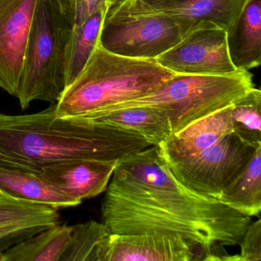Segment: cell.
Segmentation results:
<instances>
[{
    "instance_id": "obj_10",
    "label": "cell",
    "mask_w": 261,
    "mask_h": 261,
    "mask_svg": "<svg viewBox=\"0 0 261 261\" xmlns=\"http://www.w3.org/2000/svg\"><path fill=\"white\" fill-rule=\"evenodd\" d=\"M200 260L195 247L179 236L111 233L103 261Z\"/></svg>"
},
{
    "instance_id": "obj_18",
    "label": "cell",
    "mask_w": 261,
    "mask_h": 261,
    "mask_svg": "<svg viewBox=\"0 0 261 261\" xmlns=\"http://www.w3.org/2000/svg\"><path fill=\"white\" fill-rule=\"evenodd\" d=\"M71 232L72 226H53L10 247L0 254V261H61Z\"/></svg>"
},
{
    "instance_id": "obj_4",
    "label": "cell",
    "mask_w": 261,
    "mask_h": 261,
    "mask_svg": "<svg viewBox=\"0 0 261 261\" xmlns=\"http://www.w3.org/2000/svg\"><path fill=\"white\" fill-rule=\"evenodd\" d=\"M73 28L71 12H64L56 0H38L16 95L22 110L35 100L56 103L60 100L67 88Z\"/></svg>"
},
{
    "instance_id": "obj_24",
    "label": "cell",
    "mask_w": 261,
    "mask_h": 261,
    "mask_svg": "<svg viewBox=\"0 0 261 261\" xmlns=\"http://www.w3.org/2000/svg\"><path fill=\"white\" fill-rule=\"evenodd\" d=\"M102 7L107 8L106 0H72L71 12L74 27L83 23L87 18Z\"/></svg>"
},
{
    "instance_id": "obj_22",
    "label": "cell",
    "mask_w": 261,
    "mask_h": 261,
    "mask_svg": "<svg viewBox=\"0 0 261 261\" xmlns=\"http://www.w3.org/2000/svg\"><path fill=\"white\" fill-rule=\"evenodd\" d=\"M233 132L252 144H261V91L253 88L230 108Z\"/></svg>"
},
{
    "instance_id": "obj_1",
    "label": "cell",
    "mask_w": 261,
    "mask_h": 261,
    "mask_svg": "<svg viewBox=\"0 0 261 261\" xmlns=\"http://www.w3.org/2000/svg\"><path fill=\"white\" fill-rule=\"evenodd\" d=\"M100 212L112 233L179 236L205 261H233L225 247L238 245L251 223V217L180 182L158 146L117 163Z\"/></svg>"
},
{
    "instance_id": "obj_25",
    "label": "cell",
    "mask_w": 261,
    "mask_h": 261,
    "mask_svg": "<svg viewBox=\"0 0 261 261\" xmlns=\"http://www.w3.org/2000/svg\"><path fill=\"white\" fill-rule=\"evenodd\" d=\"M145 4L152 5V4H178V3H184L189 0H142Z\"/></svg>"
},
{
    "instance_id": "obj_19",
    "label": "cell",
    "mask_w": 261,
    "mask_h": 261,
    "mask_svg": "<svg viewBox=\"0 0 261 261\" xmlns=\"http://www.w3.org/2000/svg\"><path fill=\"white\" fill-rule=\"evenodd\" d=\"M218 199L242 215L259 217L261 212V145L244 172Z\"/></svg>"
},
{
    "instance_id": "obj_7",
    "label": "cell",
    "mask_w": 261,
    "mask_h": 261,
    "mask_svg": "<svg viewBox=\"0 0 261 261\" xmlns=\"http://www.w3.org/2000/svg\"><path fill=\"white\" fill-rule=\"evenodd\" d=\"M260 145L248 143L232 132L196 155L166 163L186 187L218 198L244 172Z\"/></svg>"
},
{
    "instance_id": "obj_21",
    "label": "cell",
    "mask_w": 261,
    "mask_h": 261,
    "mask_svg": "<svg viewBox=\"0 0 261 261\" xmlns=\"http://www.w3.org/2000/svg\"><path fill=\"white\" fill-rule=\"evenodd\" d=\"M111 233L105 224L93 220L72 226L71 241L61 261H103Z\"/></svg>"
},
{
    "instance_id": "obj_26",
    "label": "cell",
    "mask_w": 261,
    "mask_h": 261,
    "mask_svg": "<svg viewBox=\"0 0 261 261\" xmlns=\"http://www.w3.org/2000/svg\"><path fill=\"white\" fill-rule=\"evenodd\" d=\"M64 12H71L72 0H56Z\"/></svg>"
},
{
    "instance_id": "obj_20",
    "label": "cell",
    "mask_w": 261,
    "mask_h": 261,
    "mask_svg": "<svg viewBox=\"0 0 261 261\" xmlns=\"http://www.w3.org/2000/svg\"><path fill=\"white\" fill-rule=\"evenodd\" d=\"M106 13L105 7L98 9L83 23L73 28L67 56V87L77 79L98 45Z\"/></svg>"
},
{
    "instance_id": "obj_11",
    "label": "cell",
    "mask_w": 261,
    "mask_h": 261,
    "mask_svg": "<svg viewBox=\"0 0 261 261\" xmlns=\"http://www.w3.org/2000/svg\"><path fill=\"white\" fill-rule=\"evenodd\" d=\"M117 163L67 160L48 165L38 174L64 195L82 203L106 191Z\"/></svg>"
},
{
    "instance_id": "obj_23",
    "label": "cell",
    "mask_w": 261,
    "mask_h": 261,
    "mask_svg": "<svg viewBox=\"0 0 261 261\" xmlns=\"http://www.w3.org/2000/svg\"><path fill=\"white\" fill-rule=\"evenodd\" d=\"M239 245L241 253L238 255V261L261 260L260 218L249 224Z\"/></svg>"
},
{
    "instance_id": "obj_13",
    "label": "cell",
    "mask_w": 261,
    "mask_h": 261,
    "mask_svg": "<svg viewBox=\"0 0 261 261\" xmlns=\"http://www.w3.org/2000/svg\"><path fill=\"white\" fill-rule=\"evenodd\" d=\"M59 224L56 209L0 195V254Z\"/></svg>"
},
{
    "instance_id": "obj_9",
    "label": "cell",
    "mask_w": 261,
    "mask_h": 261,
    "mask_svg": "<svg viewBox=\"0 0 261 261\" xmlns=\"http://www.w3.org/2000/svg\"><path fill=\"white\" fill-rule=\"evenodd\" d=\"M38 0H0V88L16 97Z\"/></svg>"
},
{
    "instance_id": "obj_2",
    "label": "cell",
    "mask_w": 261,
    "mask_h": 261,
    "mask_svg": "<svg viewBox=\"0 0 261 261\" xmlns=\"http://www.w3.org/2000/svg\"><path fill=\"white\" fill-rule=\"evenodd\" d=\"M151 146L139 134L86 117H58L56 103L35 114L0 113V167L40 173L67 160L119 163Z\"/></svg>"
},
{
    "instance_id": "obj_3",
    "label": "cell",
    "mask_w": 261,
    "mask_h": 261,
    "mask_svg": "<svg viewBox=\"0 0 261 261\" xmlns=\"http://www.w3.org/2000/svg\"><path fill=\"white\" fill-rule=\"evenodd\" d=\"M175 74L155 59L118 56L99 43L85 68L56 103V116L86 117L146 95Z\"/></svg>"
},
{
    "instance_id": "obj_8",
    "label": "cell",
    "mask_w": 261,
    "mask_h": 261,
    "mask_svg": "<svg viewBox=\"0 0 261 261\" xmlns=\"http://www.w3.org/2000/svg\"><path fill=\"white\" fill-rule=\"evenodd\" d=\"M155 60L175 74L226 75L238 71L229 56L227 32L219 29L192 32Z\"/></svg>"
},
{
    "instance_id": "obj_15",
    "label": "cell",
    "mask_w": 261,
    "mask_h": 261,
    "mask_svg": "<svg viewBox=\"0 0 261 261\" xmlns=\"http://www.w3.org/2000/svg\"><path fill=\"white\" fill-rule=\"evenodd\" d=\"M229 56L237 69L250 70L261 63V0H250L227 32Z\"/></svg>"
},
{
    "instance_id": "obj_12",
    "label": "cell",
    "mask_w": 261,
    "mask_h": 261,
    "mask_svg": "<svg viewBox=\"0 0 261 261\" xmlns=\"http://www.w3.org/2000/svg\"><path fill=\"white\" fill-rule=\"evenodd\" d=\"M249 1L189 0L178 4L147 5L170 16L184 38L192 32L203 29H219L228 31Z\"/></svg>"
},
{
    "instance_id": "obj_17",
    "label": "cell",
    "mask_w": 261,
    "mask_h": 261,
    "mask_svg": "<svg viewBox=\"0 0 261 261\" xmlns=\"http://www.w3.org/2000/svg\"><path fill=\"white\" fill-rule=\"evenodd\" d=\"M82 117L139 134L152 146H160L172 134L167 116L147 107L99 111Z\"/></svg>"
},
{
    "instance_id": "obj_14",
    "label": "cell",
    "mask_w": 261,
    "mask_h": 261,
    "mask_svg": "<svg viewBox=\"0 0 261 261\" xmlns=\"http://www.w3.org/2000/svg\"><path fill=\"white\" fill-rule=\"evenodd\" d=\"M230 108L215 111L173 133L158 146L163 160L167 163L196 155L233 132Z\"/></svg>"
},
{
    "instance_id": "obj_16",
    "label": "cell",
    "mask_w": 261,
    "mask_h": 261,
    "mask_svg": "<svg viewBox=\"0 0 261 261\" xmlns=\"http://www.w3.org/2000/svg\"><path fill=\"white\" fill-rule=\"evenodd\" d=\"M0 195L53 208H68L82 203L59 192L39 174L0 167Z\"/></svg>"
},
{
    "instance_id": "obj_27",
    "label": "cell",
    "mask_w": 261,
    "mask_h": 261,
    "mask_svg": "<svg viewBox=\"0 0 261 261\" xmlns=\"http://www.w3.org/2000/svg\"><path fill=\"white\" fill-rule=\"evenodd\" d=\"M126 1V0H106L107 11L110 9L118 7Z\"/></svg>"
},
{
    "instance_id": "obj_5",
    "label": "cell",
    "mask_w": 261,
    "mask_h": 261,
    "mask_svg": "<svg viewBox=\"0 0 261 261\" xmlns=\"http://www.w3.org/2000/svg\"><path fill=\"white\" fill-rule=\"evenodd\" d=\"M253 88V75L248 70L239 69L226 75L175 74L146 95L100 111L135 107L155 108L167 116L173 134L230 106Z\"/></svg>"
},
{
    "instance_id": "obj_6",
    "label": "cell",
    "mask_w": 261,
    "mask_h": 261,
    "mask_svg": "<svg viewBox=\"0 0 261 261\" xmlns=\"http://www.w3.org/2000/svg\"><path fill=\"white\" fill-rule=\"evenodd\" d=\"M182 39L175 21L142 0H126L107 11L99 43L110 53L155 59Z\"/></svg>"
}]
</instances>
